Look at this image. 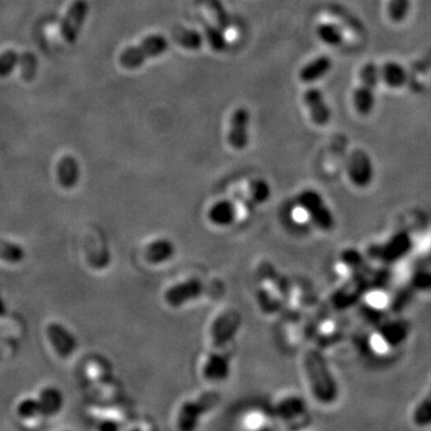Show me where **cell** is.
Wrapping results in <instances>:
<instances>
[{
    "label": "cell",
    "instance_id": "6da1fadb",
    "mask_svg": "<svg viewBox=\"0 0 431 431\" xmlns=\"http://www.w3.org/2000/svg\"><path fill=\"white\" fill-rule=\"evenodd\" d=\"M241 315L236 310H229L216 319L211 328L210 354L204 374L210 380H222L228 375L229 366L224 351L227 344L233 339L240 327Z\"/></svg>",
    "mask_w": 431,
    "mask_h": 431
},
{
    "label": "cell",
    "instance_id": "7a4b0ae2",
    "mask_svg": "<svg viewBox=\"0 0 431 431\" xmlns=\"http://www.w3.org/2000/svg\"><path fill=\"white\" fill-rule=\"evenodd\" d=\"M303 366L314 397L321 403H332L337 398L338 389L320 354L314 350L305 352Z\"/></svg>",
    "mask_w": 431,
    "mask_h": 431
},
{
    "label": "cell",
    "instance_id": "3957f363",
    "mask_svg": "<svg viewBox=\"0 0 431 431\" xmlns=\"http://www.w3.org/2000/svg\"><path fill=\"white\" fill-rule=\"evenodd\" d=\"M168 40L160 35H150L138 46L130 47L120 54V64L124 69H138L146 60L158 57L168 50Z\"/></svg>",
    "mask_w": 431,
    "mask_h": 431
},
{
    "label": "cell",
    "instance_id": "277c9868",
    "mask_svg": "<svg viewBox=\"0 0 431 431\" xmlns=\"http://www.w3.org/2000/svg\"><path fill=\"white\" fill-rule=\"evenodd\" d=\"M380 83L378 66L374 62H368L363 66L359 73V85L354 92V106L359 114L366 116L375 107V92Z\"/></svg>",
    "mask_w": 431,
    "mask_h": 431
},
{
    "label": "cell",
    "instance_id": "5b68a950",
    "mask_svg": "<svg viewBox=\"0 0 431 431\" xmlns=\"http://www.w3.org/2000/svg\"><path fill=\"white\" fill-rule=\"evenodd\" d=\"M219 394L214 391H209L205 393L200 394L198 398L193 400L187 401L182 405L178 417V425L181 430H191L198 423L199 417L216 408L219 403Z\"/></svg>",
    "mask_w": 431,
    "mask_h": 431
},
{
    "label": "cell",
    "instance_id": "8992f818",
    "mask_svg": "<svg viewBox=\"0 0 431 431\" xmlns=\"http://www.w3.org/2000/svg\"><path fill=\"white\" fill-rule=\"evenodd\" d=\"M217 288L219 286L204 284L198 279H191V280H186V282L180 283L178 285L172 286L165 294V300L173 307H179L180 305L198 298L202 295L212 294L214 289H217Z\"/></svg>",
    "mask_w": 431,
    "mask_h": 431
},
{
    "label": "cell",
    "instance_id": "52a82bcc",
    "mask_svg": "<svg viewBox=\"0 0 431 431\" xmlns=\"http://www.w3.org/2000/svg\"><path fill=\"white\" fill-rule=\"evenodd\" d=\"M413 247V241L408 234L399 233L385 244L374 246L371 249V256L386 263H393L408 254Z\"/></svg>",
    "mask_w": 431,
    "mask_h": 431
},
{
    "label": "cell",
    "instance_id": "ba28073f",
    "mask_svg": "<svg viewBox=\"0 0 431 431\" xmlns=\"http://www.w3.org/2000/svg\"><path fill=\"white\" fill-rule=\"evenodd\" d=\"M349 176L359 187H366L374 176V167L369 155L363 150H356L349 160Z\"/></svg>",
    "mask_w": 431,
    "mask_h": 431
},
{
    "label": "cell",
    "instance_id": "9c48e42d",
    "mask_svg": "<svg viewBox=\"0 0 431 431\" xmlns=\"http://www.w3.org/2000/svg\"><path fill=\"white\" fill-rule=\"evenodd\" d=\"M88 13V4L85 0H76L66 13L62 26L61 35L65 41L73 43L80 34V28L84 23L85 16Z\"/></svg>",
    "mask_w": 431,
    "mask_h": 431
},
{
    "label": "cell",
    "instance_id": "30bf717a",
    "mask_svg": "<svg viewBox=\"0 0 431 431\" xmlns=\"http://www.w3.org/2000/svg\"><path fill=\"white\" fill-rule=\"evenodd\" d=\"M251 115L246 108H237L230 119L228 141L235 150H242L249 144V126Z\"/></svg>",
    "mask_w": 431,
    "mask_h": 431
},
{
    "label": "cell",
    "instance_id": "8fae6325",
    "mask_svg": "<svg viewBox=\"0 0 431 431\" xmlns=\"http://www.w3.org/2000/svg\"><path fill=\"white\" fill-rule=\"evenodd\" d=\"M378 73H380V82L389 89L399 90L408 84V70L399 61H386L385 64L378 66Z\"/></svg>",
    "mask_w": 431,
    "mask_h": 431
},
{
    "label": "cell",
    "instance_id": "7c38bea8",
    "mask_svg": "<svg viewBox=\"0 0 431 431\" xmlns=\"http://www.w3.org/2000/svg\"><path fill=\"white\" fill-rule=\"evenodd\" d=\"M305 107L310 111V118L317 125H326L331 120V109L324 102V95L317 89H310L303 95Z\"/></svg>",
    "mask_w": 431,
    "mask_h": 431
},
{
    "label": "cell",
    "instance_id": "4fadbf2b",
    "mask_svg": "<svg viewBox=\"0 0 431 431\" xmlns=\"http://www.w3.org/2000/svg\"><path fill=\"white\" fill-rule=\"evenodd\" d=\"M331 67H332V60L329 59V57L321 55V57L308 62L301 70L300 78L305 83H312V82L320 80L326 73L329 72Z\"/></svg>",
    "mask_w": 431,
    "mask_h": 431
},
{
    "label": "cell",
    "instance_id": "5bb4252c",
    "mask_svg": "<svg viewBox=\"0 0 431 431\" xmlns=\"http://www.w3.org/2000/svg\"><path fill=\"white\" fill-rule=\"evenodd\" d=\"M175 43L186 50H198L202 45V35L187 28L176 27L172 33Z\"/></svg>",
    "mask_w": 431,
    "mask_h": 431
},
{
    "label": "cell",
    "instance_id": "9a60e30c",
    "mask_svg": "<svg viewBox=\"0 0 431 431\" xmlns=\"http://www.w3.org/2000/svg\"><path fill=\"white\" fill-rule=\"evenodd\" d=\"M198 3L211 12V16L214 17L222 31H227L231 26L229 15L222 4L221 0H198Z\"/></svg>",
    "mask_w": 431,
    "mask_h": 431
},
{
    "label": "cell",
    "instance_id": "2e32d148",
    "mask_svg": "<svg viewBox=\"0 0 431 431\" xmlns=\"http://www.w3.org/2000/svg\"><path fill=\"white\" fill-rule=\"evenodd\" d=\"M199 22L204 26V31L207 35V41L212 50L216 52H223L227 48V40H225L224 33L221 28L214 27L212 24L207 22L204 17H199Z\"/></svg>",
    "mask_w": 431,
    "mask_h": 431
},
{
    "label": "cell",
    "instance_id": "e0dca14e",
    "mask_svg": "<svg viewBox=\"0 0 431 431\" xmlns=\"http://www.w3.org/2000/svg\"><path fill=\"white\" fill-rule=\"evenodd\" d=\"M411 10V0H389L387 13L393 23H403Z\"/></svg>",
    "mask_w": 431,
    "mask_h": 431
},
{
    "label": "cell",
    "instance_id": "ac0fdd59",
    "mask_svg": "<svg viewBox=\"0 0 431 431\" xmlns=\"http://www.w3.org/2000/svg\"><path fill=\"white\" fill-rule=\"evenodd\" d=\"M260 273H261L265 280H268L272 289L275 293H278V295L284 296L288 293L285 280L279 275V273L275 271V268L271 266L270 263H263V266H260Z\"/></svg>",
    "mask_w": 431,
    "mask_h": 431
},
{
    "label": "cell",
    "instance_id": "d6986e66",
    "mask_svg": "<svg viewBox=\"0 0 431 431\" xmlns=\"http://www.w3.org/2000/svg\"><path fill=\"white\" fill-rule=\"evenodd\" d=\"M317 36L322 43L329 46H339L343 43V33L332 23H324L317 28Z\"/></svg>",
    "mask_w": 431,
    "mask_h": 431
},
{
    "label": "cell",
    "instance_id": "ffe728a7",
    "mask_svg": "<svg viewBox=\"0 0 431 431\" xmlns=\"http://www.w3.org/2000/svg\"><path fill=\"white\" fill-rule=\"evenodd\" d=\"M406 334H408V327L401 322H395L389 324L385 331H382L381 338L386 343L398 344L406 338Z\"/></svg>",
    "mask_w": 431,
    "mask_h": 431
},
{
    "label": "cell",
    "instance_id": "44dd1931",
    "mask_svg": "<svg viewBox=\"0 0 431 431\" xmlns=\"http://www.w3.org/2000/svg\"><path fill=\"white\" fill-rule=\"evenodd\" d=\"M413 420L418 427H427L431 424V389L427 398H424L422 403L417 406L413 413Z\"/></svg>",
    "mask_w": 431,
    "mask_h": 431
},
{
    "label": "cell",
    "instance_id": "7402d4cb",
    "mask_svg": "<svg viewBox=\"0 0 431 431\" xmlns=\"http://www.w3.org/2000/svg\"><path fill=\"white\" fill-rule=\"evenodd\" d=\"M249 193H251V200L263 202L270 195V187L263 180H256L249 185Z\"/></svg>",
    "mask_w": 431,
    "mask_h": 431
},
{
    "label": "cell",
    "instance_id": "603a6c76",
    "mask_svg": "<svg viewBox=\"0 0 431 431\" xmlns=\"http://www.w3.org/2000/svg\"><path fill=\"white\" fill-rule=\"evenodd\" d=\"M233 214L235 212H234V207L231 205L227 202H221L211 210V218L214 222L223 223V222H228L227 219H229V217L231 218Z\"/></svg>",
    "mask_w": 431,
    "mask_h": 431
},
{
    "label": "cell",
    "instance_id": "cb8c5ba5",
    "mask_svg": "<svg viewBox=\"0 0 431 431\" xmlns=\"http://www.w3.org/2000/svg\"><path fill=\"white\" fill-rule=\"evenodd\" d=\"M151 256L150 258H153V261H162L165 260L169 256H172L173 249L172 246L168 242H156V244H151V249H150Z\"/></svg>",
    "mask_w": 431,
    "mask_h": 431
},
{
    "label": "cell",
    "instance_id": "d4e9b609",
    "mask_svg": "<svg viewBox=\"0 0 431 431\" xmlns=\"http://www.w3.org/2000/svg\"><path fill=\"white\" fill-rule=\"evenodd\" d=\"M413 285L422 290H431V273H420L413 280Z\"/></svg>",
    "mask_w": 431,
    "mask_h": 431
},
{
    "label": "cell",
    "instance_id": "484cf974",
    "mask_svg": "<svg viewBox=\"0 0 431 431\" xmlns=\"http://www.w3.org/2000/svg\"><path fill=\"white\" fill-rule=\"evenodd\" d=\"M293 218H294V221L298 223V224H305V223L310 221V211L307 210L303 205H300V207H295L294 210H293Z\"/></svg>",
    "mask_w": 431,
    "mask_h": 431
},
{
    "label": "cell",
    "instance_id": "4316f807",
    "mask_svg": "<svg viewBox=\"0 0 431 431\" xmlns=\"http://www.w3.org/2000/svg\"><path fill=\"white\" fill-rule=\"evenodd\" d=\"M261 417L258 415H251L249 418V424L251 427H258L261 424Z\"/></svg>",
    "mask_w": 431,
    "mask_h": 431
}]
</instances>
